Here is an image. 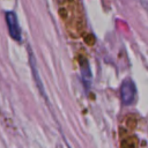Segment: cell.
<instances>
[{
    "label": "cell",
    "mask_w": 148,
    "mask_h": 148,
    "mask_svg": "<svg viewBox=\"0 0 148 148\" xmlns=\"http://www.w3.org/2000/svg\"><path fill=\"white\" fill-rule=\"evenodd\" d=\"M80 69H81L82 81H83L86 88L89 89V87H90V80H91V71H90L89 62H88V60L86 58H82L80 60Z\"/></svg>",
    "instance_id": "cell-3"
},
{
    "label": "cell",
    "mask_w": 148,
    "mask_h": 148,
    "mask_svg": "<svg viewBox=\"0 0 148 148\" xmlns=\"http://www.w3.org/2000/svg\"><path fill=\"white\" fill-rule=\"evenodd\" d=\"M6 23H7V27H8V32H9V36L16 40V42H21V29H20V25H18V21H17V17L15 15V13L13 12H7L6 13Z\"/></svg>",
    "instance_id": "cell-2"
},
{
    "label": "cell",
    "mask_w": 148,
    "mask_h": 148,
    "mask_svg": "<svg viewBox=\"0 0 148 148\" xmlns=\"http://www.w3.org/2000/svg\"><path fill=\"white\" fill-rule=\"evenodd\" d=\"M136 96L135 84L131 79H125L120 86V98L124 105H131L134 103Z\"/></svg>",
    "instance_id": "cell-1"
}]
</instances>
